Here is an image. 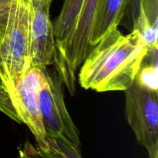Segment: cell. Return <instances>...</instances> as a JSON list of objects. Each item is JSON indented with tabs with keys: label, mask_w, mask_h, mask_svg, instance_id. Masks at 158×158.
I'll return each instance as SVG.
<instances>
[{
	"label": "cell",
	"mask_w": 158,
	"mask_h": 158,
	"mask_svg": "<svg viewBox=\"0 0 158 158\" xmlns=\"http://www.w3.org/2000/svg\"><path fill=\"white\" fill-rule=\"evenodd\" d=\"M149 48L140 32L114 27L93 46L79 73L81 87L98 93L125 91L132 85Z\"/></svg>",
	"instance_id": "obj_1"
},
{
	"label": "cell",
	"mask_w": 158,
	"mask_h": 158,
	"mask_svg": "<svg viewBox=\"0 0 158 158\" xmlns=\"http://www.w3.org/2000/svg\"><path fill=\"white\" fill-rule=\"evenodd\" d=\"M29 67V0H11L6 23L0 29V80L13 97Z\"/></svg>",
	"instance_id": "obj_2"
},
{
	"label": "cell",
	"mask_w": 158,
	"mask_h": 158,
	"mask_svg": "<svg viewBox=\"0 0 158 158\" xmlns=\"http://www.w3.org/2000/svg\"><path fill=\"white\" fill-rule=\"evenodd\" d=\"M40 71L37 99L46 137H63L80 150V131L66 108L61 75L48 67Z\"/></svg>",
	"instance_id": "obj_3"
},
{
	"label": "cell",
	"mask_w": 158,
	"mask_h": 158,
	"mask_svg": "<svg viewBox=\"0 0 158 158\" xmlns=\"http://www.w3.org/2000/svg\"><path fill=\"white\" fill-rule=\"evenodd\" d=\"M125 92V115L149 158H158V93L134 82Z\"/></svg>",
	"instance_id": "obj_4"
},
{
	"label": "cell",
	"mask_w": 158,
	"mask_h": 158,
	"mask_svg": "<svg viewBox=\"0 0 158 158\" xmlns=\"http://www.w3.org/2000/svg\"><path fill=\"white\" fill-rule=\"evenodd\" d=\"M52 0H29V66L43 69L54 63L56 42L49 15Z\"/></svg>",
	"instance_id": "obj_5"
},
{
	"label": "cell",
	"mask_w": 158,
	"mask_h": 158,
	"mask_svg": "<svg viewBox=\"0 0 158 158\" xmlns=\"http://www.w3.org/2000/svg\"><path fill=\"white\" fill-rule=\"evenodd\" d=\"M41 71L29 67L15 89V103L22 123L33 134L37 148L46 147V135L39 106L37 93L40 84Z\"/></svg>",
	"instance_id": "obj_6"
},
{
	"label": "cell",
	"mask_w": 158,
	"mask_h": 158,
	"mask_svg": "<svg viewBox=\"0 0 158 158\" xmlns=\"http://www.w3.org/2000/svg\"><path fill=\"white\" fill-rule=\"evenodd\" d=\"M99 0H84L76 25L69 36L62 43L61 49L67 56L83 60L91 50L89 37Z\"/></svg>",
	"instance_id": "obj_7"
},
{
	"label": "cell",
	"mask_w": 158,
	"mask_h": 158,
	"mask_svg": "<svg viewBox=\"0 0 158 158\" xmlns=\"http://www.w3.org/2000/svg\"><path fill=\"white\" fill-rule=\"evenodd\" d=\"M129 0H99L89 37L91 47L112 28L118 27Z\"/></svg>",
	"instance_id": "obj_8"
},
{
	"label": "cell",
	"mask_w": 158,
	"mask_h": 158,
	"mask_svg": "<svg viewBox=\"0 0 158 158\" xmlns=\"http://www.w3.org/2000/svg\"><path fill=\"white\" fill-rule=\"evenodd\" d=\"M158 0H137L134 29L138 31L150 50L157 49Z\"/></svg>",
	"instance_id": "obj_9"
},
{
	"label": "cell",
	"mask_w": 158,
	"mask_h": 158,
	"mask_svg": "<svg viewBox=\"0 0 158 158\" xmlns=\"http://www.w3.org/2000/svg\"><path fill=\"white\" fill-rule=\"evenodd\" d=\"M84 0H64L60 15L52 24L56 46L66 40L76 25Z\"/></svg>",
	"instance_id": "obj_10"
},
{
	"label": "cell",
	"mask_w": 158,
	"mask_h": 158,
	"mask_svg": "<svg viewBox=\"0 0 158 158\" xmlns=\"http://www.w3.org/2000/svg\"><path fill=\"white\" fill-rule=\"evenodd\" d=\"M47 145L37 148L42 158H83L80 150L63 137H46Z\"/></svg>",
	"instance_id": "obj_11"
},
{
	"label": "cell",
	"mask_w": 158,
	"mask_h": 158,
	"mask_svg": "<svg viewBox=\"0 0 158 158\" xmlns=\"http://www.w3.org/2000/svg\"><path fill=\"white\" fill-rule=\"evenodd\" d=\"M148 54L151 62L143 66L141 65L134 82L145 89L157 92V49L150 50Z\"/></svg>",
	"instance_id": "obj_12"
},
{
	"label": "cell",
	"mask_w": 158,
	"mask_h": 158,
	"mask_svg": "<svg viewBox=\"0 0 158 158\" xmlns=\"http://www.w3.org/2000/svg\"><path fill=\"white\" fill-rule=\"evenodd\" d=\"M0 111L18 123H22L15 103V97L0 80Z\"/></svg>",
	"instance_id": "obj_13"
},
{
	"label": "cell",
	"mask_w": 158,
	"mask_h": 158,
	"mask_svg": "<svg viewBox=\"0 0 158 158\" xmlns=\"http://www.w3.org/2000/svg\"><path fill=\"white\" fill-rule=\"evenodd\" d=\"M17 158H42L36 148L33 146L29 140H26L23 148L19 151Z\"/></svg>",
	"instance_id": "obj_14"
},
{
	"label": "cell",
	"mask_w": 158,
	"mask_h": 158,
	"mask_svg": "<svg viewBox=\"0 0 158 158\" xmlns=\"http://www.w3.org/2000/svg\"><path fill=\"white\" fill-rule=\"evenodd\" d=\"M10 3L11 0H0V27L6 23Z\"/></svg>",
	"instance_id": "obj_15"
}]
</instances>
